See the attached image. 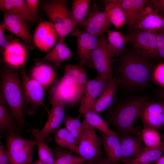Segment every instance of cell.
Here are the masks:
<instances>
[{
    "instance_id": "1",
    "label": "cell",
    "mask_w": 164,
    "mask_h": 164,
    "mask_svg": "<svg viewBox=\"0 0 164 164\" xmlns=\"http://www.w3.org/2000/svg\"><path fill=\"white\" fill-rule=\"evenodd\" d=\"M116 70L120 84L126 89L138 90L149 84L152 80L155 66L151 60L141 55L133 49L125 48L120 54Z\"/></svg>"
},
{
    "instance_id": "2",
    "label": "cell",
    "mask_w": 164,
    "mask_h": 164,
    "mask_svg": "<svg viewBox=\"0 0 164 164\" xmlns=\"http://www.w3.org/2000/svg\"><path fill=\"white\" fill-rule=\"evenodd\" d=\"M149 99L147 96H134L124 99L114 108L109 116L111 125L119 135L127 134L141 135L134 126L135 121L140 118L142 110Z\"/></svg>"
},
{
    "instance_id": "3",
    "label": "cell",
    "mask_w": 164,
    "mask_h": 164,
    "mask_svg": "<svg viewBox=\"0 0 164 164\" xmlns=\"http://www.w3.org/2000/svg\"><path fill=\"white\" fill-rule=\"evenodd\" d=\"M86 72L81 65H68L61 80L51 89L52 99L73 104L80 98L87 82Z\"/></svg>"
},
{
    "instance_id": "4",
    "label": "cell",
    "mask_w": 164,
    "mask_h": 164,
    "mask_svg": "<svg viewBox=\"0 0 164 164\" xmlns=\"http://www.w3.org/2000/svg\"><path fill=\"white\" fill-rule=\"evenodd\" d=\"M1 92L15 121L22 128L27 125L23 116L24 99L19 79L15 73L9 71L4 73Z\"/></svg>"
},
{
    "instance_id": "5",
    "label": "cell",
    "mask_w": 164,
    "mask_h": 164,
    "mask_svg": "<svg viewBox=\"0 0 164 164\" xmlns=\"http://www.w3.org/2000/svg\"><path fill=\"white\" fill-rule=\"evenodd\" d=\"M67 1L53 0L44 4L43 8L50 22L55 28L58 38L65 39L75 28L76 23L71 11L67 5Z\"/></svg>"
},
{
    "instance_id": "6",
    "label": "cell",
    "mask_w": 164,
    "mask_h": 164,
    "mask_svg": "<svg viewBox=\"0 0 164 164\" xmlns=\"http://www.w3.org/2000/svg\"><path fill=\"white\" fill-rule=\"evenodd\" d=\"M7 152L12 163L29 164L32 162L36 140L26 138L17 133L7 134Z\"/></svg>"
},
{
    "instance_id": "7",
    "label": "cell",
    "mask_w": 164,
    "mask_h": 164,
    "mask_svg": "<svg viewBox=\"0 0 164 164\" xmlns=\"http://www.w3.org/2000/svg\"><path fill=\"white\" fill-rule=\"evenodd\" d=\"M127 35L128 42L132 47L141 55L149 59H158L159 54L156 40V32L134 29Z\"/></svg>"
},
{
    "instance_id": "8",
    "label": "cell",
    "mask_w": 164,
    "mask_h": 164,
    "mask_svg": "<svg viewBox=\"0 0 164 164\" xmlns=\"http://www.w3.org/2000/svg\"><path fill=\"white\" fill-rule=\"evenodd\" d=\"M82 123L84 128L82 134L74 151L86 161H91L103 154L101 150V142L94 128L84 120Z\"/></svg>"
},
{
    "instance_id": "9",
    "label": "cell",
    "mask_w": 164,
    "mask_h": 164,
    "mask_svg": "<svg viewBox=\"0 0 164 164\" xmlns=\"http://www.w3.org/2000/svg\"><path fill=\"white\" fill-rule=\"evenodd\" d=\"M106 43L104 35L101 36L97 46L90 55L85 64L95 69L98 76L109 80L112 78L113 61L107 53Z\"/></svg>"
},
{
    "instance_id": "10",
    "label": "cell",
    "mask_w": 164,
    "mask_h": 164,
    "mask_svg": "<svg viewBox=\"0 0 164 164\" xmlns=\"http://www.w3.org/2000/svg\"><path fill=\"white\" fill-rule=\"evenodd\" d=\"M21 73L24 91L23 103L27 107L29 104L31 106L27 113L33 115L35 114L38 107L41 106L49 115L50 111L45 105L44 101L45 92L43 88L38 82L28 76L23 67L22 69Z\"/></svg>"
},
{
    "instance_id": "11",
    "label": "cell",
    "mask_w": 164,
    "mask_h": 164,
    "mask_svg": "<svg viewBox=\"0 0 164 164\" xmlns=\"http://www.w3.org/2000/svg\"><path fill=\"white\" fill-rule=\"evenodd\" d=\"M140 118L143 128L156 130L164 125V100L148 101L142 110Z\"/></svg>"
},
{
    "instance_id": "12",
    "label": "cell",
    "mask_w": 164,
    "mask_h": 164,
    "mask_svg": "<svg viewBox=\"0 0 164 164\" xmlns=\"http://www.w3.org/2000/svg\"><path fill=\"white\" fill-rule=\"evenodd\" d=\"M111 24L104 10L100 11L95 8L89 10L86 17L80 24L84 30L97 36L107 32Z\"/></svg>"
},
{
    "instance_id": "13",
    "label": "cell",
    "mask_w": 164,
    "mask_h": 164,
    "mask_svg": "<svg viewBox=\"0 0 164 164\" xmlns=\"http://www.w3.org/2000/svg\"><path fill=\"white\" fill-rule=\"evenodd\" d=\"M120 6L127 21L129 32L133 30L141 17L150 0H109Z\"/></svg>"
},
{
    "instance_id": "14",
    "label": "cell",
    "mask_w": 164,
    "mask_h": 164,
    "mask_svg": "<svg viewBox=\"0 0 164 164\" xmlns=\"http://www.w3.org/2000/svg\"><path fill=\"white\" fill-rule=\"evenodd\" d=\"M109 80L98 76L88 80L80 97L79 111L82 114L91 111L94 101L99 96Z\"/></svg>"
},
{
    "instance_id": "15",
    "label": "cell",
    "mask_w": 164,
    "mask_h": 164,
    "mask_svg": "<svg viewBox=\"0 0 164 164\" xmlns=\"http://www.w3.org/2000/svg\"><path fill=\"white\" fill-rule=\"evenodd\" d=\"M52 108L47 120L43 128L40 130V137L44 141L50 135L56 132L65 117V104L61 101L51 99Z\"/></svg>"
},
{
    "instance_id": "16",
    "label": "cell",
    "mask_w": 164,
    "mask_h": 164,
    "mask_svg": "<svg viewBox=\"0 0 164 164\" xmlns=\"http://www.w3.org/2000/svg\"><path fill=\"white\" fill-rule=\"evenodd\" d=\"M58 39L57 32L49 22L40 23L34 32L33 41L36 46L42 52L49 51L54 46Z\"/></svg>"
},
{
    "instance_id": "17",
    "label": "cell",
    "mask_w": 164,
    "mask_h": 164,
    "mask_svg": "<svg viewBox=\"0 0 164 164\" xmlns=\"http://www.w3.org/2000/svg\"><path fill=\"white\" fill-rule=\"evenodd\" d=\"M76 37L77 53L80 65L84 64L91 53L97 46L100 36H94L84 30L75 28L71 32Z\"/></svg>"
},
{
    "instance_id": "18",
    "label": "cell",
    "mask_w": 164,
    "mask_h": 164,
    "mask_svg": "<svg viewBox=\"0 0 164 164\" xmlns=\"http://www.w3.org/2000/svg\"><path fill=\"white\" fill-rule=\"evenodd\" d=\"M24 19L12 14L4 13L3 20L0 24L4 29L7 30L19 36L27 44L34 43L33 38Z\"/></svg>"
},
{
    "instance_id": "19",
    "label": "cell",
    "mask_w": 164,
    "mask_h": 164,
    "mask_svg": "<svg viewBox=\"0 0 164 164\" xmlns=\"http://www.w3.org/2000/svg\"><path fill=\"white\" fill-rule=\"evenodd\" d=\"M134 29L155 33L164 29V16L149 5L145 8Z\"/></svg>"
},
{
    "instance_id": "20",
    "label": "cell",
    "mask_w": 164,
    "mask_h": 164,
    "mask_svg": "<svg viewBox=\"0 0 164 164\" xmlns=\"http://www.w3.org/2000/svg\"><path fill=\"white\" fill-rule=\"evenodd\" d=\"M64 40L65 39L58 38L56 45L43 58L36 59L35 63L37 65L44 61H48L53 63L56 69H58L63 61L71 58L73 55Z\"/></svg>"
},
{
    "instance_id": "21",
    "label": "cell",
    "mask_w": 164,
    "mask_h": 164,
    "mask_svg": "<svg viewBox=\"0 0 164 164\" xmlns=\"http://www.w3.org/2000/svg\"><path fill=\"white\" fill-rule=\"evenodd\" d=\"M119 84L120 81L116 77L110 80L94 101L91 111L98 114L108 108L114 101L115 92Z\"/></svg>"
},
{
    "instance_id": "22",
    "label": "cell",
    "mask_w": 164,
    "mask_h": 164,
    "mask_svg": "<svg viewBox=\"0 0 164 164\" xmlns=\"http://www.w3.org/2000/svg\"><path fill=\"white\" fill-rule=\"evenodd\" d=\"M119 140L121 146L122 159L137 157L145 149L142 145L141 135H124L119 136Z\"/></svg>"
},
{
    "instance_id": "23",
    "label": "cell",
    "mask_w": 164,
    "mask_h": 164,
    "mask_svg": "<svg viewBox=\"0 0 164 164\" xmlns=\"http://www.w3.org/2000/svg\"><path fill=\"white\" fill-rule=\"evenodd\" d=\"M101 143L107 158L113 164H117L122 159L121 146L119 137L101 132Z\"/></svg>"
},
{
    "instance_id": "24",
    "label": "cell",
    "mask_w": 164,
    "mask_h": 164,
    "mask_svg": "<svg viewBox=\"0 0 164 164\" xmlns=\"http://www.w3.org/2000/svg\"><path fill=\"white\" fill-rule=\"evenodd\" d=\"M27 56L26 47L17 40L9 42L8 46L3 50V58L7 64L14 67L22 65Z\"/></svg>"
},
{
    "instance_id": "25",
    "label": "cell",
    "mask_w": 164,
    "mask_h": 164,
    "mask_svg": "<svg viewBox=\"0 0 164 164\" xmlns=\"http://www.w3.org/2000/svg\"><path fill=\"white\" fill-rule=\"evenodd\" d=\"M0 9L4 13L16 15L31 22L35 18L23 0H0Z\"/></svg>"
},
{
    "instance_id": "26",
    "label": "cell",
    "mask_w": 164,
    "mask_h": 164,
    "mask_svg": "<svg viewBox=\"0 0 164 164\" xmlns=\"http://www.w3.org/2000/svg\"><path fill=\"white\" fill-rule=\"evenodd\" d=\"M107 34L106 50L108 56L113 59L125 50V44L128 42V38L118 31L109 30Z\"/></svg>"
},
{
    "instance_id": "27",
    "label": "cell",
    "mask_w": 164,
    "mask_h": 164,
    "mask_svg": "<svg viewBox=\"0 0 164 164\" xmlns=\"http://www.w3.org/2000/svg\"><path fill=\"white\" fill-rule=\"evenodd\" d=\"M1 92L0 97V133L7 134L17 133L21 132L22 128L14 121V118Z\"/></svg>"
},
{
    "instance_id": "28",
    "label": "cell",
    "mask_w": 164,
    "mask_h": 164,
    "mask_svg": "<svg viewBox=\"0 0 164 164\" xmlns=\"http://www.w3.org/2000/svg\"><path fill=\"white\" fill-rule=\"evenodd\" d=\"M164 155V142L159 146L154 148H146L138 156L132 158L122 159L121 162L124 164H149L155 162Z\"/></svg>"
},
{
    "instance_id": "29",
    "label": "cell",
    "mask_w": 164,
    "mask_h": 164,
    "mask_svg": "<svg viewBox=\"0 0 164 164\" xmlns=\"http://www.w3.org/2000/svg\"><path fill=\"white\" fill-rule=\"evenodd\" d=\"M32 79L38 82L46 90L54 81L55 74L50 66L42 63L37 65L32 70Z\"/></svg>"
},
{
    "instance_id": "30",
    "label": "cell",
    "mask_w": 164,
    "mask_h": 164,
    "mask_svg": "<svg viewBox=\"0 0 164 164\" xmlns=\"http://www.w3.org/2000/svg\"><path fill=\"white\" fill-rule=\"evenodd\" d=\"M104 11L111 24L119 29L127 24V21L122 8L119 5L105 0Z\"/></svg>"
},
{
    "instance_id": "31",
    "label": "cell",
    "mask_w": 164,
    "mask_h": 164,
    "mask_svg": "<svg viewBox=\"0 0 164 164\" xmlns=\"http://www.w3.org/2000/svg\"><path fill=\"white\" fill-rule=\"evenodd\" d=\"M31 131L36 138L39 159L45 164H53L55 161L53 154L50 148L40 139L39 129H32Z\"/></svg>"
},
{
    "instance_id": "32",
    "label": "cell",
    "mask_w": 164,
    "mask_h": 164,
    "mask_svg": "<svg viewBox=\"0 0 164 164\" xmlns=\"http://www.w3.org/2000/svg\"><path fill=\"white\" fill-rule=\"evenodd\" d=\"M84 115V120L93 128L98 129L101 132L119 137L118 134L111 129L98 114L92 111H90L85 113Z\"/></svg>"
},
{
    "instance_id": "33",
    "label": "cell",
    "mask_w": 164,
    "mask_h": 164,
    "mask_svg": "<svg viewBox=\"0 0 164 164\" xmlns=\"http://www.w3.org/2000/svg\"><path fill=\"white\" fill-rule=\"evenodd\" d=\"M91 0H73L71 12L77 24H80L85 19L88 13Z\"/></svg>"
},
{
    "instance_id": "34",
    "label": "cell",
    "mask_w": 164,
    "mask_h": 164,
    "mask_svg": "<svg viewBox=\"0 0 164 164\" xmlns=\"http://www.w3.org/2000/svg\"><path fill=\"white\" fill-rule=\"evenodd\" d=\"M141 136L146 148L156 147L163 142L161 140V135L157 130L153 128H143Z\"/></svg>"
},
{
    "instance_id": "35",
    "label": "cell",
    "mask_w": 164,
    "mask_h": 164,
    "mask_svg": "<svg viewBox=\"0 0 164 164\" xmlns=\"http://www.w3.org/2000/svg\"><path fill=\"white\" fill-rule=\"evenodd\" d=\"M53 164H81L86 160L81 157L68 153L59 154Z\"/></svg>"
},
{
    "instance_id": "36",
    "label": "cell",
    "mask_w": 164,
    "mask_h": 164,
    "mask_svg": "<svg viewBox=\"0 0 164 164\" xmlns=\"http://www.w3.org/2000/svg\"><path fill=\"white\" fill-rule=\"evenodd\" d=\"M152 80L162 88H164V62L155 66Z\"/></svg>"
},
{
    "instance_id": "37",
    "label": "cell",
    "mask_w": 164,
    "mask_h": 164,
    "mask_svg": "<svg viewBox=\"0 0 164 164\" xmlns=\"http://www.w3.org/2000/svg\"><path fill=\"white\" fill-rule=\"evenodd\" d=\"M65 128L75 138L78 144L83 132L80 131L68 120L66 116L63 121Z\"/></svg>"
},
{
    "instance_id": "38",
    "label": "cell",
    "mask_w": 164,
    "mask_h": 164,
    "mask_svg": "<svg viewBox=\"0 0 164 164\" xmlns=\"http://www.w3.org/2000/svg\"><path fill=\"white\" fill-rule=\"evenodd\" d=\"M156 40L160 56L164 60V29L156 32Z\"/></svg>"
},
{
    "instance_id": "39",
    "label": "cell",
    "mask_w": 164,
    "mask_h": 164,
    "mask_svg": "<svg viewBox=\"0 0 164 164\" xmlns=\"http://www.w3.org/2000/svg\"><path fill=\"white\" fill-rule=\"evenodd\" d=\"M77 144V143L75 138L69 132L61 147L64 148H68L72 152L74 151Z\"/></svg>"
},
{
    "instance_id": "40",
    "label": "cell",
    "mask_w": 164,
    "mask_h": 164,
    "mask_svg": "<svg viewBox=\"0 0 164 164\" xmlns=\"http://www.w3.org/2000/svg\"><path fill=\"white\" fill-rule=\"evenodd\" d=\"M69 132V131L66 128H60L56 132L55 135L56 143L61 146Z\"/></svg>"
},
{
    "instance_id": "41",
    "label": "cell",
    "mask_w": 164,
    "mask_h": 164,
    "mask_svg": "<svg viewBox=\"0 0 164 164\" xmlns=\"http://www.w3.org/2000/svg\"><path fill=\"white\" fill-rule=\"evenodd\" d=\"M149 5L164 16V0H150Z\"/></svg>"
},
{
    "instance_id": "42",
    "label": "cell",
    "mask_w": 164,
    "mask_h": 164,
    "mask_svg": "<svg viewBox=\"0 0 164 164\" xmlns=\"http://www.w3.org/2000/svg\"><path fill=\"white\" fill-rule=\"evenodd\" d=\"M7 150L0 143V164H11Z\"/></svg>"
},
{
    "instance_id": "43",
    "label": "cell",
    "mask_w": 164,
    "mask_h": 164,
    "mask_svg": "<svg viewBox=\"0 0 164 164\" xmlns=\"http://www.w3.org/2000/svg\"><path fill=\"white\" fill-rule=\"evenodd\" d=\"M26 4L29 11L35 17L38 9L39 1L37 0H26Z\"/></svg>"
},
{
    "instance_id": "44",
    "label": "cell",
    "mask_w": 164,
    "mask_h": 164,
    "mask_svg": "<svg viewBox=\"0 0 164 164\" xmlns=\"http://www.w3.org/2000/svg\"><path fill=\"white\" fill-rule=\"evenodd\" d=\"M4 31V29L0 26V46L3 50L8 46L9 43L5 36Z\"/></svg>"
},
{
    "instance_id": "45",
    "label": "cell",
    "mask_w": 164,
    "mask_h": 164,
    "mask_svg": "<svg viewBox=\"0 0 164 164\" xmlns=\"http://www.w3.org/2000/svg\"><path fill=\"white\" fill-rule=\"evenodd\" d=\"M111 162L107 158H104L100 159L97 162H91L87 164H111Z\"/></svg>"
},
{
    "instance_id": "46",
    "label": "cell",
    "mask_w": 164,
    "mask_h": 164,
    "mask_svg": "<svg viewBox=\"0 0 164 164\" xmlns=\"http://www.w3.org/2000/svg\"><path fill=\"white\" fill-rule=\"evenodd\" d=\"M158 98L162 100H164V88H162L159 92L158 94Z\"/></svg>"
},
{
    "instance_id": "47",
    "label": "cell",
    "mask_w": 164,
    "mask_h": 164,
    "mask_svg": "<svg viewBox=\"0 0 164 164\" xmlns=\"http://www.w3.org/2000/svg\"><path fill=\"white\" fill-rule=\"evenodd\" d=\"M155 164H164V155L160 157L155 162Z\"/></svg>"
},
{
    "instance_id": "48",
    "label": "cell",
    "mask_w": 164,
    "mask_h": 164,
    "mask_svg": "<svg viewBox=\"0 0 164 164\" xmlns=\"http://www.w3.org/2000/svg\"><path fill=\"white\" fill-rule=\"evenodd\" d=\"M32 164H45L42 161L39 159L38 160L34 162Z\"/></svg>"
},
{
    "instance_id": "49",
    "label": "cell",
    "mask_w": 164,
    "mask_h": 164,
    "mask_svg": "<svg viewBox=\"0 0 164 164\" xmlns=\"http://www.w3.org/2000/svg\"><path fill=\"white\" fill-rule=\"evenodd\" d=\"M161 138L164 140V130L162 135H161Z\"/></svg>"
},
{
    "instance_id": "50",
    "label": "cell",
    "mask_w": 164,
    "mask_h": 164,
    "mask_svg": "<svg viewBox=\"0 0 164 164\" xmlns=\"http://www.w3.org/2000/svg\"><path fill=\"white\" fill-rule=\"evenodd\" d=\"M12 163V164H16L15 163Z\"/></svg>"
},
{
    "instance_id": "51",
    "label": "cell",
    "mask_w": 164,
    "mask_h": 164,
    "mask_svg": "<svg viewBox=\"0 0 164 164\" xmlns=\"http://www.w3.org/2000/svg\"><path fill=\"white\" fill-rule=\"evenodd\" d=\"M11 164H12V163Z\"/></svg>"
}]
</instances>
